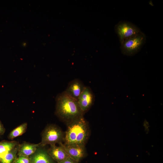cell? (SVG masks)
<instances>
[{
  "mask_svg": "<svg viewBox=\"0 0 163 163\" xmlns=\"http://www.w3.org/2000/svg\"><path fill=\"white\" fill-rule=\"evenodd\" d=\"M51 158L57 163H60L69 157L63 148L60 145H50L47 151Z\"/></svg>",
  "mask_w": 163,
  "mask_h": 163,
  "instance_id": "cell-10",
  "label": "cell"
},
{
  "mask_svg": "<svg viewBox=\"0 0 163 163\" xmlns=\"http://www.w3.org/2000/svg\"><path fill=\"white\" fill-rule=\"evenodd\" d=\"M14 161V163H30V158L29 157L24 156H18Z\"/></svg>",
  "mask_w": 163,
  "mask_h": 163,
  "instance_id": "cell-15",
  "label": "cell"
},
{
  "mask_svg": "<svg viewBox=\"0 0 163 163\" xmlns=\"http://www.w3.org/2000/svg\"><path fill=\"white\" fill-rule=\"evenodd\" d=\"M64 139L63 133L59 127L53 124L50 125L46 127L42 133L40 146L43 147L47 145L59 144L62 142Z\"/></svg>",
  "mask_w": 163,
  "mask_h": 163,
  "instance_id": "cell-4",
  "label": "cell"
},
{
  "mask_svg": "<svg viewBox=\"0 0 163 163\" xmlns=\"http://www.w3.org/2000/svg\"><path fill=\"white\" fill-rule=\"evenodd\" d=\"M18 144V143L15 141L0 142V157L1 158H2L7 153Z\"/></svg>",
  "mask_w": 163,
  "mask_h": 163,
  "instance_id": "cell-12",
  "label": "cell"
},
{
  "mask_svg": "<svg viewBox=\"0 0 163 163\" xmlns=\"http://www.w3.org/2000/svg\"><path fill=\"white\" fill-rule=\"evenodd\" d=\"M95 96L91 88L85 87L78 100V104L83 114L91 107L94 101Z\"/></svg>",
  "mask_w": 163,
  "mask_h": 163,
  "instance_id": "cell-6",
  "label": "cell"
},
{
  "mask_svg": "<svg viewBox=\"0 0 163 163\" xmlns=\"http://www.w3.org/2000/svg\"><path fill=\"white\" fill-rule=\"evenodd\" d=\"M56 101V115L67 123L83 116L77 100L65 91L58 95Z\"/></svg>",
  "mask_w": 163,
  "mask_h": 163,
  "instance_id": "cell-1",
  "label": "cell"
},
{
  "mask_svg": "<svg viewBox=\"0 0 163 163\" xmlns=\"http://www.w3.org/2000/svg\"><path fill=\"white\" fill-rule=\"evenodd\" d=\"M77 161L72 159L70 157L67 158L60 163H78Z\"/></svg>",
  "mask_w": 163,
  "mask_h": 163,
  "instance_id": "cell-16",
  "label": "cell"
},
{
  "mask_svg": "<svg viewBox=\"0 0 163 163\" xmlns=\"http://www.w3.org/2000/svg\"><path fill=\"white\" fill-rule=\"evenodd\" d=\"M30 163H54L47 151L40 148L30 156Z\"/></svg>",
  "mask_w": 163,
  "mask_h": 163,
  "instance_id": "cell-9",
  "label": "cell"
},
{
  "mask_svg": "<svg viewBox=\"0 0 163 163\" xmlns=\"http://www.w3.org/2000/svg\"><path fill=\"white\" fill-rule=\"evenodd\" d=\"M27 126V123H25L15 128L10 133L8 136L9 139L12 140L23 134L26 132Z\"/></svg>",
  "mask_w": 163,
  "mask_h": 163,
  "instance_id": "cell-14",
  "label": "cell"
},
{
  "mask_svg": "<svg viewBox=\"0 0 163 163\" xmlns=\"http://www.w3.org/2000/svg\"><path fill=\"white\" fill-rule=\"evenodd\" d=\"M64 136V144L85 146L89 137L88 123L82 116L67 123Z\"/></svg>",
  "mask_w": 163,
  "mask_h": 163,
  "instance_id": "cell-2",
  "label": "cell"
},
{
  "mask_svg": "<svg viewBox=\"0 0 163 163\" xmlns=\"http://www.w3.org/2000/svg\"><path fill=\"white\" fill-rule=\"evenodd\" d=\"M12 163H14V161H13Z\"/></svg>",
  "mask_w": 163,
  "mask_h": 163,
  "instance_id": "cell-19",
  "label": "cell"
},
{
  "mask_svg": "<svg viewBox=\"0 0 163 163\" xmlns=\"http://www.w3.org/2000/svg\"><path fill=\"white\" fill-rule=\"evenodd\" d=\"M1 159H2V158H1L0 157V161H1Z\"/></svg>",
  "mask_w": 163,
  "mask_h": 163,
  "instance_id": "cell-18",
  "label": "cell"
},
{
  "mask_svg": "<svg viewBox=\"0 0 163 163\" xmlns=\"http://www.w3.org/2000/svg\"><path fill=\"white\" fill-rule=\"evenodd\" d=\"M146 36L141 31L135 36L124 41L121 44L122 53L131 56L138 53L145 43Z\"/></svg>",
  "mask_w": 163,
  "mask_h": 163,
  "instance_id": "cell-3",
  "label": "cell"
},
{
  "mask_svg": "<svg viewBox=\"0 0 163 163\" xmlns=\"http://www.w3.org/2000/svg\"><path fill=\"white\" fill-rule=\"evenodd\" d=\"M85 86L79 79H75L70 82L64 91L73 98L78 100Z\"/></svg>",
  "mask_w": 163,
  "mask_h": 163,
  "instance_id": "cell-8",
  "label": "cell"
},
{
  "mask_svg": "<svg viewBox=\"0 0 163 163\" xmlns=\"http://www.w3.org/2000/svg\"><path fill=\"white\" fill-rule=\"evenodd\" d=\"M58 144L63 148L69 157L78 162L85 156V146L66 145L62 142Z\"/></svg>",
  "mask_w": 163,
  "mask_h": 163,
  "instance_id": "cell-7",
  "label": "cell"
},
{
  "mask_svg": "<svg viewBox=\"0 0 163 163\" xmlns=\"http://www.w3.org/2000/svg\"><path fill=\"white\" fill-rule=\"evenodd\" d=\"M4 128L0 122V135L3 134L4 133Z\"/></svg>",
  "mask_w": 163,
  "mask_h": 163,
  "instance_id": "cell-17",
  "label": "cell"
},
{
  "mask_svg": "<svg viewBox=\"0 0 163 163\" xmlns=\"http://www.w3.org/2000/svg\"><path fill=\"white\" fill-rule=\"evenodd\" d=\"M19 146V144L18 145L7 153L2 159L1 163H12L16 158Z\"/></svg>",
  "mask_w": 163,
  "mask_h": 163,
  "instance_id": "cell-13",
  "label": "cell"
},
{
  "mask_svg": "<svg viewBox=\"0 0 163 163\" xmlns=\"http://www.w3.org/2000/svg\"><path fill=\"white\" fill-rule=\"evenodd\" d=\"M39 143L32 144L26 142L19 144L18 156L29 157L33 154L39 146Z\"/></svg>",
  "mask_w": 163,
  "mask_h": 163,
  "instance_id": "cell-11",
  "label": "cell"
},
{
  "mask_svg": "<svg viewBox=\"0 0 163 163\" xmlns=\"http://www.w3.org/2000/svg\"><path fill=\"white\" fill-rule=\"evenodd\" d=\"M121 44L125 40L132 37L141 32L139 28L133 24L125 21H120L115 27Z\"/></svg>",
  "mask_w": 163,
  "mask_h": 163,
  "instance_id": "cell-5",
  "label": "cell"
}]
</instances>
